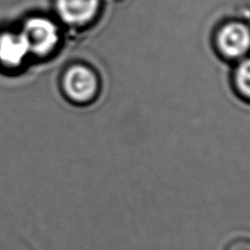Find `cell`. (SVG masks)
<instances>
[{
    "label": "cell",
    "instance_id": "cell-6",
    "mask_svg": "<svg viewBox=\"0 0 250 250\" xmlns=\"http://www.w3.org/2000/svg\"><path fill=\"white\" fill-rule=\"evenodd\" d=\"M232 87L237 96L250 104V54L236 65L232 73Z\"/></svg>",
    "mask_w": 250,
    "mask_h": 250
},
{
    "label": "cell",
    "instance_id": "cell-3",
    "mask_svg": "<svg viewBox=\"0 0 250 250\" xmlns=\"http://www.w3.org/2000/svg\"><path fill=\"white\" fill-rule=\"evenodd\" d=\"M218 53L229 61H240L250 54V25L241 20L222 24L215 36Z\"/></svg>",
    "mask_w": 250,
    "mask_h": 250
},
{
    "label": "cell",
    "instance_id": "cell-7",
    "mask_svg": "<svg viewBox=\"0 0 250 250\" xmlns=\"http://www.w3.org/2000/svg\"><path fill=\"white\" fill-rule=\"evenodd\" d=\"M223 250H250V237H234L229 241H227Z\"/></svg>",
    "mask_w": 250,
    "mask_h": 250
},
{
    "label": "cell",
    "instance_id": "cell-5",
    "mask_svg": "<svg viewBox=\"0 0 250 250\" xmlns=\"http://www.w3.org/2000/svg\"><path fill=\"white\" fill-rule=\"evenodd\" d=\"M30 50L21 31H3L0 33V64L14 70L22 65Z\"/></svg>",
    "mask_w": 250,
    "mask_h": 250
},
{
    "label": "cell",
    "instance_id": "cell-1",
    "mask_svg": "<svg viewBox=\"0 0 250 250\" xmlns=\"http://www.w3.org/2000/svg\"><path fill=\"white\" fill-rule=\"evenodd\" d=\"M61 89L68 102L75 106H88L101 93V80L92 67L73 64L63 73Z\"/></svg>",
    "mask_w": 250,
    "mask_h": 250
},
{
    "label": "cell",
    "instance_id": "cell-2",
    "mask_svg": "<svg viewBox=\"0 0 250 250\" xmlns=\"http://www.w3.org/2000/svg\"><path fill=\"white\" fill-rule=\"evenodd\" d=\"M28 43L30 54L38 58L53 53L61 41V31L54 20L34 16L25 21L20 30Z\"/></svg>",
    "mask_w": 250,
    "mask_h": 250
},
{
    "label": "cell",
    "instance_id": "cell-4",
    "mask_svg": "<svg viewBox=\"0 0 250 250\" xmlns=\"http://www.w3.org/2000/svg\"><path fill=\"white\" fill-rule=\"evenodd\" d=\"M55 9L63 23L80 29L96 18L101 0H55Z\"/></svg>",
    "mask_w": 250,
    "mask_h": 250
}]
</instances>
